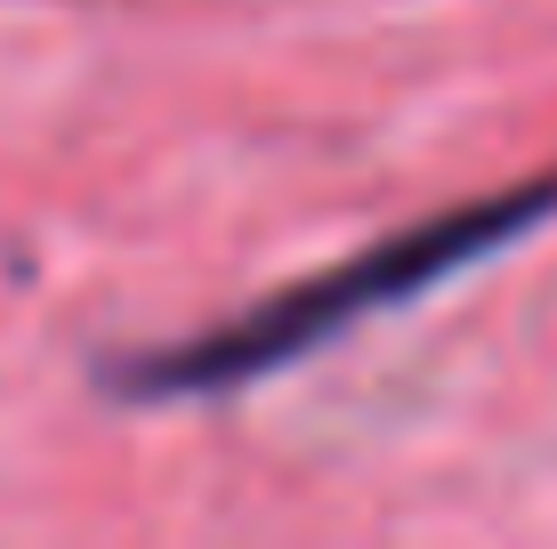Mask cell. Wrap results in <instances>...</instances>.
<instances>
[{"instance_id": "6da1fadb", "label": "cell", "mask_w": 557, "mask_h": 549, "mask_svg": "<svg viewBox=\"0 0 557 549\" xmlns=\"http://www.w3.org/2000/svg\"><path fill=\"white\" fill-rule=\"evenodd\" d=\"M549 211H557V178L517 186V195H493V202H469V211H445V219L412 226V235L380 242V251L348 259V267L283 291L275 308H259V315H243V324L195 339V348H162L153 364L129 372V388H146V396H186L195 388L202 396V388H243V380H259V372H283L292 355L315 348V339H332V332H348V324H363V315H380V308H405V299L436 291L445 275L476 267L485 251L517 242L533 219H549Z\"/></svg>"}]
</instances>
